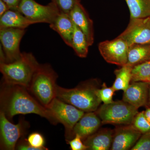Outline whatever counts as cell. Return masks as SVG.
I'll use <instances>...</instances> for the list:
<instances>
[{
  "label": "cell",
  "instance_id": "ac0fdd59",
  "mask_svg": "<svg viewBox=\"0 0 150 150\" xmlns=\"http://www.w3.org/2000/svg\"><path fill=\"white\" fill-rule=\"evenodd\" d=\"M34 24L18 11L8 10L0 17V29L13 28L25 29Z\"/></svg>",
  "mask_w": 150,
  "mask_h": 150
},
{
  "label": "cell",
  "instance_id": "2e32d148",
  "mask_svg": "<svg viewBox=\"0 0 150 150\" xmlns=\"http://www.w3.org/2000/svg\"><path fill=\"white\" fill-rule=\"evenodd\" d=\"M49 26L59 33L67 45L71 47L74 23L70 14L61 13Z\"/></svg>",
  "mask_w": 150,
  "mask_h": 150
},
{
  "label": "cell",
  "instance_id": "7402d4cb",
  "mask_svg": "<svg viewBox=\"0 0 150 150\" xmlns=\"http://www.w3.org/2000/svg\"><path fill=\"white\" fill-rule=\"evenodd\" d=\"M132 68L133 67L126 64L115 70V79L112 86L115 91L119 90L124 91L128 88L131 81Z\"/></svg>",
  "mask_w": 150,
  "mask_h": 150
},
{
  "label": "cell",
  "instance_id": "4dcf8cb0",
  "mask_svg": "<svg viewBox=\"0 0 150 150\" xmlns=\"http://www.w3.org/2000/svg\"><path fill=\"white\" fill-rule=\"evenodd\" d=\"M8 6L10 9L18 11V7L21 0H2Z\"/></svg>",
  "mask_w": 150,
  "mask_h": 150
},
{
  "label": "cell",
  "instance_id": "9a60e30c",
  "mask_svg": "<svg viewBox=\"0 0 150 150\" xmlns=\"http://www.w3.org/2000/svg\"><path fill=\"white\" fill-rule=\"evenodd\" d=\"M69 14L74 24L84 33L89 46H92L94 42L93 22L80 1L76 4Z\"/></svg>",
  "mask_w": 150,
  "mask_h": 150
},
{
  "label": "cell",
  "instance_id": "836d02e7",
  "mask_svg": "<svg viewBox=\"0 0 150 150\" xmlns=\"http://www.w3.org/2000/svg\"><path fill=\"white\" fill-rule=\"evenodd\" d=\"M148 103L150 105V85L149 89V96H148Z\"/></svg>",
  "mask_w": 150,
  "mask_h": 150
},
{
  "label": "cell",
  "instance_id": "603a6c76",
  "mask_svg": "<svg viewBox=\"0 0 150 150\" xmlns=\"http://www.w3.org/2000/svg\"><path fill=\"white\" fill-rule=\"evenodd\" d=\"M143 81L150 83V60L136 65L131 71V81Z\"/></svg>",
  "mask_w": 150,
  "mask_h": 150
},
{
  "label": "cell",
  "instance_id": "d6a6232c",
  "mask_svg": "<svg viewBox=\"0 0 150 150\" xmlns=\"http://www.w3.org/2000/svg\"><path fill=\"white\" fill-rule=\"evenodd\" d=\"M145 115L150 122V108H148L144 111Z\"/></svg>",
  "mask_w": 150,
  "mask_h": 150
},
{
  "label": "cell",
  "instance_id": "44dd1931",
  "mask_svg": "<svg viewBox=\"0 0 150 150\" xmlns=\"http://www.w3.org/2000/svg\"><path fill=\"white\" fill-rule=\"evenodd\" d=\"M129 7L130 19L150 16V0H125Z\"/></svg>",
  "mask_w": 150,
  "mask_h": 150
},
{
  "label": "cell",
  "instance_id": "ffe728a7",
  "mask_svg": "<svg viewBox=\"0 0 150 150\" xmlns=\"http://www.w3.org/2000/svg\"><path fill=\"white\" fill-rule=\"evenodd\" d=\"M89 46L84 33L74 24L71 48L78 56L84 58L87 56Z\"/></svg>",
  "mask_w": 150,
  "mask_h": 150
},
{
  "label": "cell",
  "instance_id": "3957f363",
  "mask_svg": "<svg viewBox=\"0 0 150 150\" xmlns=\"http://www.w3.org/2000/svg\"><path fill=\"white\" fill-rule=\"evenodd\" d=\"M40 64L31 53H22L18 60L0 64L4 83L29 87L33 78Z\"/></svg>",
  "mask_w": 150,
  "mask_h": 150
},
{
  "label": "cell",
  "instance_id": "e0dca14e",
  "mask_svg": "<svg viewBox=\"0 0 150 150\" xmlns=\"http://www.w3.org/2000/svg\"><path fill=\"white\" fill-rule=\"evenodd\" d=\"M114 131L105 129L95 133L83 140L87 150H108L112 145Z\"/></svg>",
  "mask_w": 150,
  "mask_h": 150
},
{
  "label": "cell",
  "instance_id": "484cf974",
  "mask_svg": "<svg viewBox=\"0 0 150 150\" xmlns=\"http://www.w3.org/2000/svg\"><path fill=\"white\" fill-rule=\"evenodd\" d=\"M27 140L30 146L37 149V150H48L44 146L45 139L44 137L40 133L34 132L30 134Z\"/></svg>",
  "mask_w": 150,
  "mask_h": 150
},
{
  "label": "cell",
  "instance_id": "f546056e",
  "mask_svg": "<svg viewBox=\"0 0 150 150\" xmlns=\"http://www.w3.org/2000/svg\"><path fill=\"white\" fill-rule=\"evenodd\" d=\"M16 149L20 150H37L30 145L27 139L20 140L17 144Z\"/></svg>",
  "mask_w": 150,
  "mask_h": 150
},
{
  "label": "cell",
  "instance_id": "7a4b0ae2",
  "mask_svg": "<svg viewBox=\"0 0 150 150\" xmlns=\"http://www.w3.org/2000/svg\"><path fill=\"white\" fill-rule=\"evenodd\" d=\"M96 83V80H91L73 88L57 85L56 97L84 112H95L102 102L98 96Z\"/></svg>",
  "mask_w": 150,
  "mask_h": 150
},
{
  "label": "cell",
  "instance_id": "4316f807",
  "mask_svg": "<svg viewBox=\"0 0 150 150\" xmlns=\"http://www.w3.org/2000/svg\"><path fill=\"white\" fill-rule=\"evenodd\" d=\"M80 0H52L61 13L69 14Z\"/></svg>",
  "mask_w": 150,
  "mask_h": 150
},
{
  "label": "cell",
  "instance_id": "f1b7e54d",
  "mask_svg": "<svg viewBox=\"0 0 150 150\" xmlns=\"http://www.w3.org/2000/svg\"><path fill=\"white\" fill-rule=\"evenodd\" d=\"M82 139L79 136L75 135L74 137L70 141H68L71 149L72 150H87V147L82 141Z\"/></svg>",
  "mask_w": 150,
  "mask_h": 150
},
{
  "label": "cell",
  "instance_id": "1f68e13d",
  "mask_svg": "<svg viewBox=\"0 0 150 150\" xmlns=\"http://www.w3.org/2000/svg\"><path fill=\"white\" fill-rule=\"evenodd\" d=\"M9 9L8 6L2 0H0V17Z\"/></svg>",
  "mask_w": 150,
  "mask_h": 150
},
{
  "label": "cell",
  "instance_id": "ba28073f",
  "mask_svg": "<svg viewBox=\"0 0 150 150\" xmlns=\"http://www.w3.org/2000/svg\"><path fill=\"white\" fill-rule=\"evenodd\" d=\"M27 122L21 120L17 124L9 121L3 111L0 112V134L1 149H16L18 140L25 132Z\"/></svg>",
  "mask_w": 150,
  "mask_h": 150
},
{
  "label": "cell",
  "instance_id": "cb8c5ba5",
  "mask_svg": "<svg viewBox=\"0 0 150 150\" xmlns=\"http://www.w3.org/2000/svg\"><path fill=\"white\" fill-rule=\"evenodd\" d=\"M131 124L142 134L150 133V122L146 117L144 111L139 112Z\"/></svg>",
  "mask_w": 150,
  "mask_h": 150
},
{
  "label": "cell",
  "instance_id": "8fae6325",
  "mask_svg": "<svg viewBox=\"0 0 150 150\" xmlns=\"http://www.w3.org/2000/svg\"><path fill=\"white\" fill-rule=\"evenodd\" d=\"M25 33V29L7 28L0 29V40L6 59V63L18 60L21 56V41Z\"/></svg>",
  "mask_w": 150,
  "mask_h": 150
},
{
  "label": "cell",
  "instance_id": "4fadbf2b",
  "mask_svg": "<svg viewBox=\"0 0 150 150\" xmlns=\"http://www.w3.org/2000/svg\"><path fill=\"white\" fill-rule=\"evenodd\" d=\"M150 85L146 82H133L124 91L122 100L138 109L146 105Z\"/></svg>",
  "mask_w": 150,
  "mask_h": 150
},
{
  "label": "cell",
  "instance_id": "9c48e42d",
  "mask_svg": "<svg viewBox=\"0 0 150 150\" xmlns=\"http://www.w3.org/2000/svg\"><path fill=\"white\" fill-rule=\"evenodd\" d=\"M98 50L104 60L109 64L122 66L128 60L129 46L121 38L111 40H105L98 44Z\"/></svg>",
  "mask_w": 150,
  "mask_h": 150
},
{
  "label": "cell",
  "instance_id": "8992f818",
  "mask_svg": "<svg viewBox=\"0 0 150 150\" xmlns=\"http://www.w3.org/2000/svg\"><path fill=\"white\" fill-rule=\"evenodd\" d=\"M46 108L51 111L58 123L64 126L67 142L72 139L73 129L85 112L56 97Z\"/></svg>",
  "mask_w": 150,
  "mask_h": 150
},
{
  "label": "cell",
  "instance_id": "83f0119b",
  "mask_svg": "<svg viewBox=\"0 0 150 150\" xmlns=\"http://www.w3.org/2000/svg\"><path fill=\"white\" fill-rule=\"evenodd\" d=\"M131 150H150V133L142 134Z\"/></svg>",
  "mask_w": 150,
  "mask_h": 150
},
{
  "label": "cell",
  "instance_id": "d6986e66",
  "mask_svg": "<svg viewBox=\"0 0 150 150\" xmlns=\"http://www.w3.org/2000/svg\"><path fill=\"white\" fill-rule=\"evenodd\" d=\"M150 60V44H135L129 46L126 65L133 67Z\"/></svg>",
  "mask_w": 150,
  "mask_h": 150
},
{
  "label": "cell",
  "instance_id": "7c38bea8",
  "mask_svg": "<svg viewBox=\"0 0 150 150\" xmlns=\"http://www.w3.org/2000/svg\"><path fill=\"white\" fill-rule=\"evenodd\" d=\"M142 134L132 124L119 127L115 129L110 149H131L136 144Z\"/></svg>",
  "mask_w": 150,
  "mask_h": 150
},
{
  "label": "cell",
  "instance_id": "30bf717a",
  "mask_svg": "<svg viewBox=\"0 0 150 150\" xmlns=\"http://www.w3.org/2000/svg\"><path fill=\"white\" fill-rule=\"evenodd\" d=\"M129 46L135 44H150V16L130 19L126 30L119 35Z\"/></svg>",
  "mask_w": 150,
  "mask_h": 150
},
{
  "label": "cell",
  "instance_id": "e575fe53",
  "mask_svg": "<svg viewBox=\"0 0 150 150\" xmlns=\"http://www.w3.org/2000/svg\"></svg>",
  "mask_w": 150,
  "mask_h": 150
},
{
  "label": "cell",
  "instance_id": "d4e9b609",
  "mask_svg": "<svg viewBox=\"0 0 150 150\" xmlns=\"http://www.w3.org/2000/svg\"><path fill=\"white\" fill-rule=\"evenodd\" d=\"M115 91L112 87H108L106 83H104L101 88L98 89V94L101 102H103L104 104H108L113 102L112 98Z\"/></svg>",
  "mask_w": 150,
  "mask_h": 150
},
{
  "label": "cell",
  "instance_id": "5bb4252c",
  "mask_svg": "<svg viewBox=\"0 0 150 150\" xmlns=\"http://www.w3.org/2000/svg\"><path fill=\"white\" fill-rule=\"evenodd\" d=\"M102 123L96 112H86L75 125L72 131V139L78 135L85 139L98 131Z\"/></svg>",
  "mask_w": 150,
  "mask_h": 150
},
{
  "label": "cell",
  "instance_id": "5b68a950",
  "mask_svg": "<svg viewBox=\"0 0 150 150\" xmlns=\"http://www.w3.org/2000/svg\"><path fill=\"white\" fill-rule=\"evenodd\" d=\"M103 124H132L139 113L138 108L122 100L103 103L95 111Z\"/></svg>",
  "mask_w": 150,
  "mask_h": 150
},
{
  "label": "cell",
  "instance_id": "6da1fadb",
  "mask_svg": "<svg viewBox=\"0 0 150 150\" xmlns=\"http://www.w3.org/2000/svg\"><path fill=\"white\" fill-rule=\"evenodd\" d=\"M0 102L1 110L8 119L19 114L33 113L46 118L54 125L58 123L51 111L22 86L4 83L1 89Z\"/></svg>",
  "mask_w": 150,
  "mask_h": 150
},
{
  "label": "cell",
  "instance_id": "52a82bcc",
  "mask_svg": "<svg viewBox=\"0 0 150 150\" xmlns=\"http://www.w3.org/2000/svg\"><path fill=\"white\" fill-rule=\"evenodd\" d=\"M18 11L34 24L41 23L51 24L61 13L53 2L43 6L34 0H21Z\"/></svg>",
  "mask_w": 150,
  "mask_h": 150
},
{
  "label": "cell",
  "instance_id": "277c9868",
  "mask_svg": "<svg viewBox=\"0 0 150 150\" xmlns=\"http://www.w3.org/2000/svg\"><path fill=\"white\" fill-rule=\"evenodd\" d=\"M58 75L48 64H40L28 89L46 108L56 98Z\"/></svg>",
  "mask_w": 150,
  "mask_h": 150
}]
</instances>
